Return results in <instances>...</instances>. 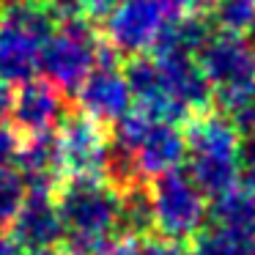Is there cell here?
<instances>
[{
    "instance_id": "obj_4",
    "label": "cell",
    "mask_w": 255,
    "mask_h": 255,
    "mask_svg": "<svg viewBox=\"0 0 255 255\" xmlns=\"http://www.w3.org/2000/svg\"><path fill=\"white\" fill-rule=\"evenodd\" d=\"M55 203L66 236H116V228H121V189L105 176L66 178Z\"/></svg>"
},
{
    "instance_id": "obj_24",
    "label": "cell",
    "mask_w": 255,
    "mask_h": 255,
    "mask_svg": "<svg viewBox=\"0 0 255 255\" xmlns=\"http://www.w3.org/2000/svg\"><path fill=\"white\" fill-rule=\"evenodd\" d=\"M228 118H231V121L236 124L239 132H242V134L255 132V91H253V94H250L247 99H244L242 105H239V107H236V110H233Z\"/></svg>"
},
{
    "instance_id": "obj_15",
    "label": "cell",
    "mask_w": 255,
    "mask_h": 255,
    "mask_svg": "<svg viewBox=\"0 0 255 255\" xmlns=\"http://www.w3.org/2000/svg\"><path fill=\"white\" fill-rule=\"evenodd\" d=\"M17 170L22 173L30 192H50L55 178H61V159H58V132L28 134L17 154Z\"/></svg>"
},
{
    "instance_id": "obj_13",
    "label": "cell",
    "mask_w": 255,
    "mask_h": 255,
    "mask_svg": "<svg viewBox=\"0 0 255 255\" xmlns=\"http://www.w3.org/2000/svg\"><path fill=\"white\" fill-rule=\"evenodd\" d=\"M11 236L22 244V250H30V253L63 242L66 225L50 192H28L22 209L11 222Z\"/></svg>"
},
{
    "instance_id": "obj_22",
    "label": "cell",
    "mask_w": 255,
    "mask_h": 255,
    "mask_svg": "<svg viewBox=\"0 0 255 255\" xmlns=\"http://www.w3.org/2000/svg\"><path fill=\"white\" fill-rule=\"evenodd\" d=\"M239 184L255 192V132L242 134L239 143Z\"/></svg>"
},
{
    "instance_id": "obj_6",
    "label": "cell",
    "mask_w": 255,
    "mask_h": 255,
    "mask_svg": "<svg viewBox=\"0 0 255 255\" xmlns=\"http://www.w3.org/2000/svg\"><path fill=\"white\" fill-rule=\"evenodd\" d=\"M156 233L173 242L192 239L209 220V195L195 184L189 170H167L151 178Z\"/></svg>"
},
{
    "instance_id": "obj_5",
    "label": "cell",
    "mask_w": 255,
    "mask_h": 255,
    "mask_svg": "<svg viewBox=\"0 0 255 255\" xmlns=\"http://www.w3.org/2000/svg\"><path fill=\"white\" fill-rule=\"evenodd\" d=\"M102 58V44L88 17H74L52 30L41 50V74L66 96L77 94Z\"/></svg>"
},
{
    "instance_id": "obj_30",
    "label": "cell",
    "mask_w": 255,
    "mask_h": 255,
    "mask_svg": "<svg viewBox=\"0 0 255 255\" xmlns=\"http://www.w3.org/2000/svg\"><path fill=\"white\" fill-rule=\"evenodd\" d=\"M30 255H72L69 250H58V247H44V250H33Z\"/></svg>"
},
{
    "instance_id": "obj_16",
    "label": "cell",
    "mask_w": 255,
    "mask_h": 255,
    "mask_svg": "<svg viewBox=\"0 0 255 255\" xmlns=\"http://www.w3.org/2000/svg\"><path fill=\"white\" fill-rule=\"evenodd\" d=\"M209 220L225 231H233L255 242V192L239 184V187L211 198Z\"/></svg>"
},
{
    "instance_id": "obj_20",
    "label": "cell",
    "mask_w": 255,
    "mask_h": 255,
    "mask_svg": "<svg viewBox=\"0 0 255 255\" xmlns=\"http://www.w3.org/2000/svg\"><path fill=\"white\" fill-rule=\"evenodd\" d=\"M28 192L30 189L17 167H8V165L0 167V228L14 222V217L22 209Z\"/></svg>"
},
{
    "instance_id": "obj_2",
    "label": "cell",
    "mask_w": 255,
    "mask_h": 255,
    "mask_svg": "<svg viewBox=\"0 0 255 255\" xmlns=\"http://www.w3.org/2000/svg\"><path fill=\"white\" fill-rule=\"evenodd\" d=\"M55 17L41 0H6L0 8V80L22 85L41 72V50Z\"/></svg>"
},
{
    "instance_id": "obj_28",
    "label": "cell",
    "mask_w": 255,
    "mask_h": 255,
    "mask_svg": "<svg viewBox=\"0 0 255 255\" xmlns=\"http://www.w3.org/2000/svg\"><path fill=\"white\" fill-rule=\"evenodd\" d=\"M0 255H22V244L11 233H3V228H0Z\"/></svg>"
},
{
    "instance_id": "obj_31",
    "label": "cell",
    "mask_w": 255,
    "mask_h": 255,
    "mask_svg": "<svg viewBox=\"0 0 255 255\" xmlns=\"http://www.w3.org/2000/svg\"><path fill=\"white\" fill-rule=\"evenodd\" d=\"M250 255H255V242H253V253H250Z\"/></svg>"
},
{
    "instance_id": "obj_1",
    "label": "cell",
    "mask_w": 255,
    "mask_h": 255,
    "mask_svg": "<svg viewBox=\"0 0 255 255\" xmlns=\"http://www.w3.org/2000/svg\"><path fill=\"white\" fill-rule=\"evenodd\" d=\"M187 170L209 198L239 187L242 132L225 113H198L187 127Z\"/></svg>"
},
{
    "instance_id": "obj_26",
    "label": "cell",
    "mask_w": 255,
    "mask_h": 255,
    "mask_svg": "<svg viewBox=\"0 0 255 255\" xmlns=\"http://www.w3.org/2000/svg\"><path fill=\"white\" fill-rule=\"evenodd\" d=\"M167 6V11L173 17L178 14H189V11H203V14H211V6H214V0H162Z\"/></svg>"
},
{
    "instance_id": "obj_7",
    "label": "cell",
    "mask_w": 255,
    "mask_h": 255,
    "mask_svg": "<svg viewBox=\"0 0 255 255\" xmlns=\"http://www.w3.org/2000/svg\"><path fill=\"white\" fill-rule=\"evenodd\" d=\"M173 14L162 0H121L105 19V41L121 55L154 50Z\"/></svg>"
},
{
    "instance_id": "obj_8",
    "label": "cell",
    "mask_w": 255,
    "mask_h": 255,
    "mask_svg": "<svg viewBox=\"0 0 255 255\" xmlns=\"http://www.w3.org/2000/svg\"><path fill=\"white\" fill-rule=\"evenodd\" d=\"M118 52L110 44L102 47V58L96 69L85 77L77 91L80 110L99 124H116L132 110V88H129L127 72L118 69Z\"/></svg>"
},
{
    "instance_id": "obj_27",
    "label": "cell",
    "mask_w": 255,
    "mask_h": 255,
    "mask_svg": "<svg viewBox=\"0 0 255 255\" xmlns=\"http://www.w3.org/2000/svg\"><path fill=\"white\" fill-rule=\"evenodd\" d=\"M80 3H83V14L94 22V19H107L121 0H80Z\"/></svg>"
},
{
    "instance_id": "obj_3",
    "label": "cell",
    "mask_w": 255,
    "mask_h": 255,
    "mask_svg": "<svg viewBox=\"0 0 255 255\" xmlns=\"http://www.w3.org/2000/svg\"><path fill=\"white\" fill-rule=\"evenodd\" d=\"M209 83L214 85V105L231 116L255 91V39L231 30L214 33L198 52Z\"/></svg>"
},
{
    "instance_id": "obj_21",
    "label": "cell",
    "mask_w": 255,
    "mask_h": 255,
    "mask_svg": "<svg viewBox=\"0 0 255 255\" xmlns=\"http://www.w3.org/2000/svg\"><path fill=\"white\" fill-rule=\"evenodd\" d=\"M113 255H192V250L184 247V242H173V239H118L116 250H113Z\"/></svg>"
},
{
    "instance_id": "obj_9",
    "label": "cell",
    "mask_w": 255,
    "mask_h": 255,
    "mask_svg": "<svg viewBox=\"0 0 255 255\" xmlns=\"http://www.w3.org/2000/svg\"><path fill=\"white\" fill-rule=\"evenodd\" d=\"M105 124L94 121L85 113H69L66 121L58 127V159L61 176H105L107 156Z\"/></svg>"
},
{
    "instance_id": "obj_14",
    "label": "cell",
    "mask_w": 255,
    "mask_h": 255,
    "mask_svg": "<svg viewBox=\"0 0 255 255\" xmlns=\"http://www.w3.org/2000/svg\"><path fill=\"white\" fill-rule=\"evenodd\" d=\"M134 156H137L140 173L148 178L176 170L187 159V134L178 129V124L154 118L145 129L140 145L134 148Z\"/></svg>"
},
{
    "instance_id": "obj_25",
    "label": "cell",
    "mask_w": 255,
    "mask_h": 255,
    "mask_svg": "<svg viewBox=\"0 0 255 255\" xmlns=\"http://www.w3.org/2000/svg\"><path fill=\"white\" fill-rule=\"evenodd\" d=\"M47 8L52 11V17L66 22V19H74V17H85L83 14V3L80 0H41Z\"/></svg>"
},
{
    "instance_id": "obj_12",
    "label": "cell",
    "mask_w": 255,
    "mask_h": 255,
    "mask_svg": "<svg viewBox=\"0 0 255 255\" xmlns=\"http://www.w3.org/2000/svg\"><path fill=\"white\" fill-rule=\"evenodd\" d=\"M156 63H159L165 83L170 88V96L189 113L198 116L206 113L214 105V85L209 83L203 66L195 55H184V52H154Z\"/></svg>"
},
{
    "instance_id": "obj_19",
    "label": "cell",
    "mask_w": 255,
    "mask_h": 255,
    "mask_svg": "<svg viewBox=\"0 0 255 255\" xmlns=\"http://www.w3.org/2000/svg\"><path fill=\"white\" fill-rule=\"evenodd\" d=\"M211 19L220 30L253 36L255 33V0H214Z\"/></svg>"
},
{
    "instance_id": "obj_18",
    "label": "cell",
    "mask_w": 255,
    "mask_h": 255,
    "mask_svg": "<svg viewBox=\"0 0 255 255\" xmlns=\"http://www.w3.org/2000/svg\"><path fill=\"white\" fill-rule=\"evenodd\" d=\"M192 255H250L253 242L220 225H203L192 236Z\"/></svg>"
},
{
    "instance_id": "obj_11",
    "label": "cell",
    "mask_w": 255,
    "mask_h": 255,
    "mask_svg": "<svg viewBox=\"0 0 255 255\" xmlns=\"http://www.w3.org/2000/svg\"><path fill=\"white\" fill-rule=\"evenodd\" d=\"M127 80H129V88H132V99L137 102V107L143 113H148L151 118L173 121V124H181V121H189V118H192L170 96V88H167L165 74H162L156 58L134 55L132 61L127 63Z\"/></svg>"
},
{
    "instance_id": "obj_17",
    "label": "cell",
    "mask_w": 255,
    "mask_h": 255,
    "mask_svg": "<svg viewBox=\"0 0 255 255\" xmlns=\"http://www.w3.org/2000/svg\"><path fill=\"white\" fill-rule=\"evenodd\" d=\"M121 228L134 239H148L156 233L151 187H145L143 181H134L121 189Z\"/></svg>"
},
{
    "instance_id": "obj_10",
    "label": "cell",
    "mask_w": 255,
    "mask_h": 255,
    "mask_svg": "<svg viewBox=\"0 0 255 255\" xmlns=\"http://www.w3.org/2000/svg\"><path fill=\"white\" fill-rule=\"evenodd\" d=\"M69 116L66 94L50 80H28L17 88L11 105V121L22 134L58 132Z\"/></svg>"
},
{
    "instance_id": "obj_29",
    "label": "cell",
    "mask_w": 255,
    "mask_h": 255,
    "mask_svg": "<svg viewBox=\"0 0 255 255\" xmlns=\"http://www.w3.org/2000/svg\"><path fill=\"white\" fill-rule=\"evenodd\" d=\"M11 105H14V94H11V85L0 80V121L6 116H11Z\"/></svg>"
},
{
    "instance_id": "obj_23",
    "label": "cell",
    "mask_w": 255,
    "mask_h": 255,
    "mask_svg": "<svg viewBox=\"0 0 255 255\" xmlns=\"http://www.w3.org/2000/svg\"><path fill=\"white\" fill-rule=\"evenodd\" d=\"M19 132L17 127H6V124L0 121V167H6L8 162L17 159L19 154Z\"/></svg>"
}]
</instances>
